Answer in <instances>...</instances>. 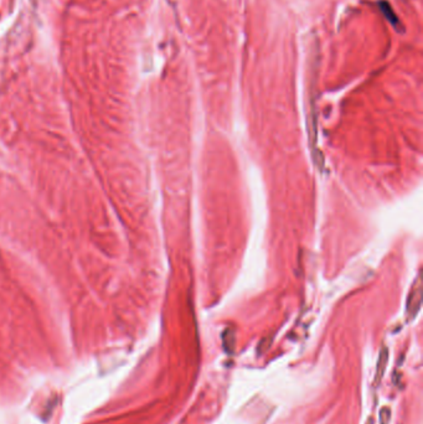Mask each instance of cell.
I'll use <instances>...</instances> for the list:
<instances>
[{
	"label": "cell",
	"mask_w": 423,
	"mask_h": 424,
	"mask_svg": "<svg viewBox=\"0 0 423 424\" xmlns=\"http://www.w3.org/2000/svg\"><path fill=\"white\" fill-rule=\"evenodd\" d=\"M391 421V408L383 407L380 411V424H390Z\"/></svg>",
	"instance_id": "3"
},
{
	"label": "cell",
	"mask_w": 423,
	"mask_h": 424,
	"mask_svg": "<svg viewBox=\"0 0 423 424\" xmlns=\"http://www.w3.org/2000/svg\"><path fill=\"white\" fill-rule=\"evenodd\" d=\"M412 294L415 295V297L408 298V303H407V313H408V315H410V318H415L416 314H417L418 310H420V306H421V289H420V286H418V289L413 290Z\"/></svg>",
	"instance_id": "2"
},
{
	"label": "cell",
	"mask_w": 423,
	"mask_h": 424,
	"mask_svg": "<svg viewBox=\"0 0 423 424\" xmlns=\"http://www.w3.org/2000/svg\"><path fill=\"white\" fill-rule=\"evenodd\" d=\"M387 361H389V350L386 348H382L380 356H378L377 367H376V375H375V386L378 387L380 382L382 379L383 374H385L386 366H387Z\"/></svg>",
	"instance_id": "1"
}]
</instances>
